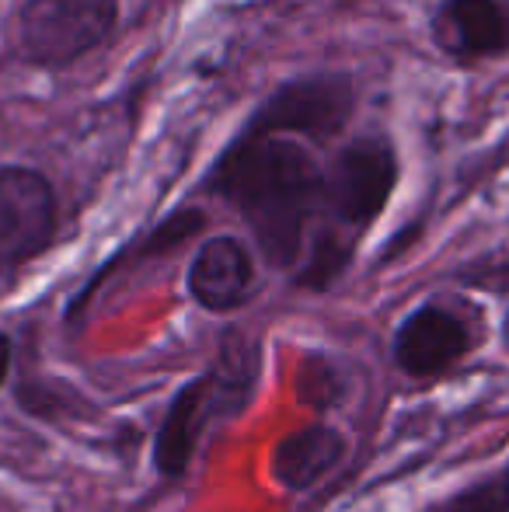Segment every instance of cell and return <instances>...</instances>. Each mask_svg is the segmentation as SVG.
<instances>
[{
	"instance_id": "1",
	"label": "cell",
	"mask_w": 509,
	"mask_h": 512,
	"mask_svg": "<svg viewBox=\"0 0 509 512\" xmlns=\"http://www.w3.org/2000/svg\"><path fill=\"white\" fill-rule=\"evenodd\" d=\"M321 182L325 171L297 140L238 129L206 171L203 192L238 209L265 262L290 269L304 251L307 220L321 209Z\"/></svg>"
},
{
	"instance_id": "2",
	"label": "cell",
	"mask_w": 509,
	"mask_h": 512,
	"mask_svg": "<svg viewBox=\"0 0 509 512\" xmlns=\"http://www.w3.org/2000/svg\"><path fill=\"white\" fill-rule=\"evenodd\" d=\"M255 366H258V352L255 356H238L234 349L231 352L224 349V363L217 370L203 373V377H196L192 384H185L175 394L154 443V464L164 478H178L189 467L210 415H217V411L220 415L224 411L231 415V411L245 405L248 391H252V380L258 373Z\"/></svg>"
},
{
	"instance_id": "3",
	"label": "cell",
	"mask_w": 509,
	"mask_h": 512,
	"mask_svg": "<svg viewBox=\"0 0 509 512\" xmlns=\"http://www.w3.org/2000/svg\"><path fill=\"white\" fill-rule=\"evenodd\" d=\"M398 185V154L387 136H356L335 154L321 182L325 227L353 237L384 213Z\"/></svg>"
},
{
	"instance_id": "4",
	"label": "cell",
	"mask_w": 509,
	"mask_h": 512,
	"mask_svg": "<svg viewBox=\"0 0 509 512\" xmlns=\"http://www.w3.org/2000/svg\"><path fill=\"white\" fill-rule=\"evenodd\" d=\"M123 0H25L18 11V53L35 67H70L95 53L119 25Z\"/></svg>"
},
{
	"instance_id": "5",
	"label": "cell",
	"mask_w": 509,
	"mask_h": 512,
	"mask_svg": "<svg viewBox=\"0 0 509 512\" xmlns=\"http://www.w3.org/2000/svg\"><path fill=\"white\" fill-rule=\"evenodd\" d=\"M356 112V84L339 70L321 74H300L276 84L255 112L241 122L245 133L255 136H283L300 133L314 140H332L349 126Z\"/></svg>"
},
{
	"instance_id": "6",
	"label": "cell",
	"mask_w": 509,
	"mask_h": 512,
	"mask_svg": "<svg viewBox=\"0 0 509 512\" xmlns=\"http://www.w3.org/2000/svg\"><path fill=\"white\" fill-rule=\"evenodd\" d=\"M56 237V189L25 164L0 168V269L39 258Z\"/></svg>"
},
{
	"instance_id": "7",
	"label": "cell",
	"mask_w": 509,
	"mask_h": 512,
	"mask_svg": "<svg viewBox=\"0 0 509 512\" xmlns=\"http://www.w3.org/2000/svg\"><path fill=\"white\" fill-rule=\"evenodd\" d=\"M475 349L471 328L447 307H415L394 331V363L408 377H436Z\"/></svg>"
},
{
	"instance_id": "8",
	"label": "cell",
	"mask_w": 509,
	"mask_h": 512,
	"mask_svg": "<svg viewBox=\"0 0 509 512\" xmlns=\"http://www.w3.org/2000/svg\"><path fill=\"white\" fill-rule=\"evenodd\" d=\"M433 39L450 60H492L509 53L506 0H443L433 14Z\"/></svg>"
},
{
	"instance_id": "9",
	"label": "cell",
	"mask_w": 509,
	"mask_h": 512,
	"mask_svg": "<svg viewBox=\"0 0 509 512\" xmlns=\"http://www.w3.org/2000/svg\"><path fill=\"white\" fill-rule=\"evenodd\" d=\"M255 283L252 251L238 237H210L189 265V293L206 310H234Z\"/></svg>"
},
{
	"instance_id": "10",
	"label": "cell",
	"mask_w": 509,
	"mask_h": 512,
	"mask_svg": "<svg viewBox=\"0 0 509 512\" xmlns=\"http://www.w3.org/2000/svg\"><path fill=\"white\" fill-rule=\"evenodd\" d=\"M342 453H346V439L339 432L328 425H307V429L279 439L276 453H272V474L279 485L304 492L339 464Z\"/></svg>"
},
{
	"instance_id": "11",
	"label": "cell",
	"mask_w": 509,
	"mask_h": 512,
	"mask_svg": "<svg viewBox=\"0 0 509 512\" xmlns=\"http://www.w3.org/2000/svg\"><path fill=\"white\" fill-rule=\"evenodd\" d=\"M356 241L332 227H321L318 237L311 241V258L300 269L297 283L307 286V290H328L342 272L349 269V258H353Z\"/></svg>"
},
{
	"instance_id": "12",
	"label": "cell",
	"mask_w": 509,
	"mask_h": 512,
	"mask_svg": "<svg viewBox=\"0 0 509 512\" xmlns=\"http://www.w3.org/2000/svg\"><path fill=\"white\" fill-rule=\"evenodd\" d=\"M429 512H509V464L492 478L436 502Z\"/></svg>"
},
{
	"instance_id": "13",
	"label": "cell",
	"mask_w": 509,
	"mask_h": 512,
	"mask_svg": "<svg viewBox=\"0 0 509 512\" xmlns=\"http://www.w3.org/2000/svg\"><path fill=\"white\" fill-rule=\"evenodd\" d=\"M297 394L304 405H314V408H325L339 398V370L325 359H307L304 370H300V380H297Z\"/></svg>"
},
{
	"instance_id": "14",
	"label": "cell",
	"mask_w": 509,
	"mask_h": 512,
	"mask_svg": "<svg viewBox=\"0 0 509 512\" xmlns=\"http://www.w3.org/2000/svg\"><path fill=\"white\" fill-rule=\"evenodd\" d=\"M464 279L475 286H482V290H509V255L506 262H482L475 265L471 272H464Z\"/></svg>"
},
{
	"instance_id": "15",
	"label": "cell",
	"mask_w": 509,
	"mask_h": 512,
	"mask_svg": "<svg viewBox=\"0 0 509 512\" xmlns=\"http://www.w3.org/2000/svg\"><path fill=\"white\" fill-rule=\"evenodd\" d=\"M7 370H11V338L0 331V387L7 380Z\"/></svg>"
},
{
	"instance_id": "16",
	"label": "cell",
	"mask_w": 509,
	"mask_h": 512,
	"mask_svg": "<svg viewBox=\"0 0 509 512\" xmlns=\"http://www.w3.org/2000/svg\"><path fill=\"white\" fill-rule=\"evenodd\" d=\"M506 342H509V314H506Z\"/></svg>"
}]
</instances>
